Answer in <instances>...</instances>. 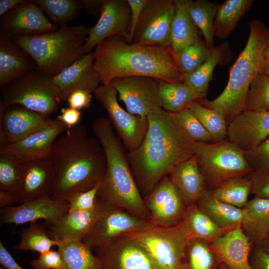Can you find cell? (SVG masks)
<instances>
[{"label": "cell", "instance_id": "cell-39", "mask_svg": "<svg viewBox=\"0 0 269 269\" xmlns=\"http://www.w3.org/2000/svg\"><path fill=\"white\" fill-rule=\"evenodd\" d=\"M207 131L211 142L216 143L227 138L228 123L219 112L207 108L198 102L192 103L188 107Z\"/></svg>", "mask_w": 269, "mask_h": 269}, {"label": "cell", "instance_id": "cell-22", "mask_svg": "<svg viewBox=\"0 0 269 269\" xmlns=\"http://www.w3.org/2000/svg\"><path fill=\"white\" fill-rule=\"evenodd\" d=\"M269 135V112L245 111L228 125V139L244 152L256 148Z\"/></svg>", "mask_w": 269, "mask_h": 269}, {"label": "cell", "instance_id": "cell-55", "mask_svg": "<svg viewBox=\"0 0 269 269\" xmlns=\"http://www.w3.org/2000/svg\"><path fill=\"white\" fill-rule=\"evenodd\" d=\"M79 1L81 9L89 14L100 15L104 0H81Z\"/></svg>", "mask_w": 269, "mask_h": 269}, {"label": "cell", "instance_id": "cell-61", "mask_svg": "<svg viewBox=\"0 0 269 269\" xmlns=\"http://www.w3.org/2000/svg\"><path fill=\"white\" fill-rule=\"evenodd\" d=\"M221 269H229L225 264H223Z\"/></svg>", "mask_w": 269, "mask_h": 269}, {"label": "cell", "instance_id": "cell-5", "mask_svg": "<svg viewBox=\"0 0 269 269\" xmlns=\"http://www.w3.org/2000/svg\"><path fill=\"white\" fill-rule=\"evenodd\" d=\"M249 35L246 45L229 70V80L223 91L215 99L198 102L224 116L228 124L245 111V101L250 84L263 72L267 63L265 56L266 30L255 19L249 21Z\"/></svg>", "mask_w": 269, "mask_h": 269}, {"label": "cell", "instance_id": "cell-17", "mask_svg": "<svg viewBox=\"0 0 269 269\" xmlns=\"http://www.w3.org/2000/svg\"><path fill=\"white\" fill-rule=\"evenodd\" d=\"M69 209L68 201L51 197L39 198L17 206L1 208L0 223L18 225L43 219L49 226L55 224L68 213Z\"/></svg>", "mask_w": 269, "mask_h": 269}, {"label": "cell", "instance_id": "cell-12", "mask_svg": "<svg viewBox=\"0 0 269 269\" xmlns=\"http://www.w3.org/2000/svg\"><path fill=\"white\" fill-rule=\"evenodd\" d=\"M173 0H149L136 27L132 43L170 47Z\"/></svg>", "mask_w": 269, "mask_h": 269}, {"label": "cell", "instance_id": "cell-30", "mask_svg": "<svg viewBox=\"0 0 269 269\" xmlns=\"http://www.w3.org/2000/svg\"><path fill=\"white\" fill-rule=\"evenodd\" d=\"M183 221L189 241L199 239L211 243L235 228L220 227L195 204L188 207Z\"/></svg>", "mask_w": 269, "mask_h": 269}, {"label": "cell", "instance_id": "cell-40", "mask_svg": "<svg viewBox=\"0 0 269 269\" xmlns=\"http://www.w3.org/2000/svg\"><path fill=\"white\" fill-rule=\"evenodd\" d=\"M49 233L40 224L30 223L28 228L21 230L20 240L14 248L19 251H32L39 254L46 252L58 244V241L49 237Z\"/></svg>", "mask_w": 269, "mask_h": 269}, {"label": "cell", "instance_id": "cell-51", "mask_svg": "<svg viewBox=\"0 0 269 269\" xmlns=\"http://www.w3.org/2000/svg\"><path fill=\"white\" fill-rule=\"evenodd\" d=\"M92 99V92L85 90L78 89L72 92L66 101L69 107L80 110L89 108Z\"/></svg>", "mask_w": 269, "mask_h": 269}, {"label": "cell", "instance_id": "cell-4", "mask_svg": "<svg viewBox=\"0 0 269 269\" xmlns=\"http://www.w3.org/2000/svg\"><path fill=\"white\" fill-rule=\"evenodd\" d=\"M92 129L106 158V172L97 198L149 221L144 199L131 170L121 140L109 120L105 117L96 119L93 122Z\"/></svg>", "mask_w": 269, "mask_h": 269}, {"label": "cell", "instance_id": "cell-44", "mask_svg": "<svg viewBox=\"0 0 269 269\" xmlns=\"http://www.w3.org/2000/svg\"><path fill=\"white\" fill-rule=\"evenodd\" d=\"M174 114L181 129L191 140L211 142L210 135L190 109H185Z\"/></svg>", "mask_w": 269, "mask_h": 269}, {"label": "cell", "instance_id": "cell-43", "mask_svg": "<svg viewBox=\"0 0 269 269\" xmlns=\"http://www.w3.org/2000/svg\"><path fill=\"white\" fill-rule=\"evenodd\" d=\"M211 49L200 39L175 55L177 63L184 75L198 68L208 57Z\"/></svg>", "mask_w": 269, "mask_h": 269}, {"label": "cell", "instance_id": "cell-1", "mask_svg": "<svg viewBox=\"0 0 269 269\" xmlns=\"http://www.w3.org/2000/svg\"><path fill=\"white\" fill-rule=\"evenodd\" d=\"M147 117L143 141L127 155L139 190L145 196L177 165L195 155V141L181 129L174 113L159 108Z\"/></svg>", "mask_w": 269, "mask_h": 269}, {"label": "cell", "instance_id": "cell-45", "mask_svg": "<svg viewBox=\"0 0 269 269\" xmlns=\"http://www.w3.org/2000/svg\"><path fill=\"white\" fill-rule=\"evenodd\" d=\"M20 163L12 155L0 153V190L15 193Z\"/></svg>", "mask_w": 269, "mask_h": 269}, {"label": "cell", "instance_id": "cell-36", "mask_svg": "<svg viewBox=\"0 0 269 269\" xmlns=\"http://www.w3.org/2000/svg\"><path fill=\"white\" fill-rule=\"evenodd\" d=\"M225 50L224 46L214 47L211 49L206 60L198 68L190 74L184 75L182 83L193 89L201 100L206 99L213 71L216 65L221 62Z\"/></svg>", "mask_w": 269, "mask_h": 269}, {"label": "cell", "instance_id": "cell-9", "mask_svg": "<svg viewBox=\"0 0 269 269\" xmlns=\"http://www.w3.org/2000/svg\"><path fill=\"white\" fill-rule=\"evenodd\" d=\"M128 235L142 246L155 269H182L189 241L183 220L168 227L154 225Z\"/></svg>", "mask_w": 269, "mask_h": 269}, {"label": "cell", "instance_id": "cell-27", "mask_svg": "<svg viewBox=\"0 0 269 269\" xmlns=\"http://www.w3.org/2000/svg\"><path fill=\"white\" fill-rule=\"evenodd\" d=\"M168 176L188 207L194 205L207 190L196 155L177 165Z\"/></svg>", "mask_w": 269, "mask_h": 269}, {"label": "cell", "instance_id": "cell-23", "mask_svg": "<svg viewBox=\"0 0 269 269\" xmlns=\"http://www.w3.org/2000/svg\"><path fill=\"white\" fill-rule=\"evenodd\" d=\"M51 80L62 101H66L69 95L76 90L93 92L101 83L99 75L94 68V52L85 54L51 77Z\"/></svg>", "mask_w": 269, "mask_h": 269}, {"label": "cell", "instance_id": "cell-24", "mask_svg": "<svg viewBox=\"0 0 269 269\" xmlns=\"http://www.w3.org/2000/svg\"><path fill=\"white\" fill-rule=\"evenodd\" d=\"M209 245L229 269H252L249 259L255 245L241 225L209 243Z\"/></svg>", "mask_w": 269, "mask_h": 269}, {"label": "cell", "instance_id": "cell-3", "mask_svg": "<svg viewBox=\"0 0 269 269\" xmlns=\"http://www.w3.org/2000/svg\"><path fill=\"white\" fill-rule=\"evenodd\" d=\"M94 68L102 85L130 76L151 77L168 83H182L170 47L128 43L123 36L106 38L95 48Z\"/></svg>", "mask_w": 269, "mask_h": 269}, {"label": "cell", "instance_id": "cell-19", "mask_svg": "<svg viewBox=\"0 0 269 269\" xmlns=\"http://www.w3.org/2000/svg\"><path fill=\"white\" fill-rule=\"evenodd\" d=\"M54 177L49 159L20 163L15 194L19 204L51 197Z\"/></svg>", "mask_w": 269, "mask_h": 269}, {"label": "cell", "instance_id": "cell-59", "mask_svg": "<svg viewBox=\"0 0 269 269\" xmlns=\"http://www.w3.org/2000/svg\"><path fill=\"white\" fill-rule=\"evenodd\" d=\"M266 46L265 49V56L267 60L269 61V27H266Z\"/></svg>", "mask_w": 269, "mask_h": 269}, {"label": "cell", "instance_id": "cell-38", "mask_svg": "<svg viewBox=\"0 0 269 269\" xmlns=\"http://www.w3.org/2000/svg\"><path fill=\"white\" fill-rule=\"evenodd\" d=\"M218 5L207 0H192L190 12L192 20L210 49L214 46V20Z\"/></svg>", "mask_w": 269, "mask_h": 269}, {"label": "cell", "instance_id": "cell-49", "mask_svg": "<svg viewBox=\"0 0 269 269\" xmlns=\"http://www.w3.org/2000/svg\"><path fill=\"white\" fill-rule=\"evenodd\" d=\"M248 176L252 183V193L256 197L269 199V172L253 171Z\"/></svg>", "mask_w": 269, "mask_h": 269}, {"label": "cell", "instance_id": "cell-21", "mask_svg": "<svg viewBox=\"0 0 269 269\" xmlns=\"http://www.w3.org/2000/svg\"><path fill=\"white\" fill-rule=\"evenodd\" d=\"M56 119L42 130L16 142L0 148V153L14 156L20 163L48 159L52 145L61 134L67 130Z\"/></svg>", "mask_w": 269, "mask_h": 269}, {"label": "cell", "instance_id": "cell-53", "mask_svg": "<svg viewBox=\"0 0 269 269\" xmlns=\"http://www.w3.org/2000/svg\"><path fill=\"white\" fill-rule=\"evenodd\" d=\"M81 117V112L80 110L68 107L62 108L60 114L57 116L56 119L65 124L68 129H71L78 125Z\"/></svg>", "mask_w": 269, "mask_h": 269}, {"label": "cell", "instance_id": "cell-48", "mask_svg": "<svg viewBox=\"0 0 269 269\" xmlns=\"http://www.w3.org/2000/svg\"><path fill=\"white\" fill-rule=\"evenodd\" d=\"M30 265L33 269H65L58 250H50L39 254L37 258L31 261Z\"/></svg>", "mask_w": 269, "mask_h": 269}, {"label": "cell", "instance_id": "cell-31", "mask_svg": "<svg viewBox=\"0 0 269 269\" xmlns=\"http://www.w3.org/2000/svg\"><path fill=\"white\" fill-rule=\"evenodd\" d=\"M195 204L215 223L223 228H235L241 225L243 209L223 202L207 190Z\"/></svg>", "mask_w": 269, "mask_h": 269}, {"label": "cell", "instance_id": "cell-6", "mask_svg": "<svg viewBox=\"0 0 269 269\" xmlns=\"http://www.w3.org/2000/svg\"><path fill=\"white\" fill-rule=\"evenodd\" d=\"M88 30L82 25H65L41 34L12 36L31 56L37 70L53 77L86 54Z\"/></svg>", "mask_w": 269, "mask_h": 269}, {"label": "cell", "instance_id": "cell-2", "mask_svg": "<svg viewBox=\"0 0 269 269\" xmlns=\"http://www.w3.org/2000/svg\"><path fill=\"white\" fill-rule=\"evenodd\" d=\"M54 183L51 198L68 201L101 183L106 170L104 149L86 128L77 125L54 141L49 158Z\"/></svg>", "mask_w": 269, "mask_h": 269}, {"label": "cell", "instance_id": "cell-58", "mask_svg": "<svg viewBox=\"0 0 269 269\" xmlns=\"http://www.w3.org/2000/svg\"><path fill=\"white\" fill-rule=\"evenodd\" d=\"M269 254V234L258 246Z\"/></svg>", "mask_w": 269, "mask_h": 269}, {"label": "cell", "instance_id": "cell-16", "mask_svg": "<svg viewBox=\"0 0 269 269\" xmlns=\"http://www.w3.org/2000/svg\"><path fill=\"white\" fill-rule=\"evenodd\" d=\"M131 11L127 0H104L99 20L88 30L84 45L86 54L100 42L115 36L125 37L129 32Z\"/></svg>", "mask_w": 269, "mask_h": 269}, {"label": "cell", "instance_id": "cell-32", "mask_svg": "<svg viewBox=\"0 0 269 269\" xmlns=\"http://www.w3.org/2000/svg\"><path fill=\"white\" fill-rule=\"evenodd\" d=\"M254 2L253 0H226L218 5L214 20V35L226 39Z\"/></svg>", "mask_w": 269, "mask_h": 269}, {"label": "cell", "instance_id": "cell-41", "mask_svg": "<svg viewBox=\"0 0 269 269\" xmlns=\"http://www.w3.org/2000/svg\"><path fill=\"white\" fill-rule=\"evenodd\" d=\"M34 2L50 19L60 27L75 18L82 9L77 0H35Z\"/></svg>", "mask_w": 269, "mask_h": 269}, {"label": "cell", "instance_id": "cell-14", "mask_svg": "<svg viewBox=\"0 0 269 269\" xmlns=\"http://www.w3.org/2000/svg\"><path fill=\"white\" fill-rule=\"evenodd\" d=\"M149 221L162 227L181 222L188 209L180 193L168 176L162 179L144 199Z\"/></svg>", "mask_w": 269, "mask_h": 269}, {"label": "cell", "instance_id": "cell-47", "mask_svg": "<svg viewBox=\"0 0 269 269\" xmlns=\"http://www.w3.org/2000/svg\"><path fill=\"white\" fill-rule=\"evenodd\" d=\"M100 183L92 189L78 193L69 200L68 212L75 211H88L94 209L97 203L98 191Z\"/></svg>", "mask_w": 269, "mask_h": 269}, {"label": "cell", "instance_id": "cell-37", "mask_svg": "<svg viewBox=\"0 0 269 269\" xmlns=\"http://www.w3.org/2000/svg\"><path fill=\"white\" fill-rule=\"evenodd\" d=\"M222 264L209 242L199 239L189 241L182 269H221Z\"/></svg>", "mask_w": 269, "mask_h": 269}, {"label": "cell", "instance_id": "cell-11", "mask_svg": "<svg viewBox=\"0 0 269 269\" xmlns=\"http://www.w3.org/2000/svg\"><path fill=\"white\" fill-rule=\"evenodd\" d=\"M93 93L106 110L108 119L124 147L129 151L137 148L146 134L147 117L134 115L123 109L118 102L117 90L110 84L100 85Z\"/></svg>", "mask_w": 269, "mask_h": 269}, {"label": "cell", "instance_id": "cell-7", "mask_svg": "<svg viewBox=\"0 0 269 269\" xmlns=\"http://www.w3.org/2000/svg\"><path fill=\"white\" fill-rule=\"evenodd\" d=\"M0 115L12 105L48 115L57 110L62 100L49 76L35 70L0 87Z\"/></svg>", "mask_w": 269, "mask_h": 269}, {"label": "cell", "instance_id": "cell-46", "mask_svg": "<svg viewBox=\"0 0 269 269\" xmlns=\"http://www.w3.org/2000/svg\"><path fill=\"white\" fill-rule=\"evenodd\" d=\"M244 155L253 171L269 172V139L256 148L244 152Z\"/></svg>", "mask_w": 269, "mask_h": 269}, {"label": "cell", "instance_id": "cell-10", "mask_svg": "<svg viewBox=\"0 0 269 269\" xmlns=\"http://www.w3.org/2000/svg\"><path fill=\"white\" fill-rule=\"evenodd\" d=\"M100 201L101 207L99 214L82 240L92 250L120 236L154 225L149 221L136 217L119 207Z\"/></svg>", "mask_w": 269, "mask_h": 269}, {"label": "cell", "instance_id": "cell-57", "mask_svg": "<svg viewBox=\"0 0 269 269\" xmlns=\"http://www.w3.org/2000/svg\"><path fill=\"white\" fill-rule=\"evenodd\" d=\"M25 0H0V16L24 2Z\"/></svg>", "mask_w": 269, "mask_h": 269}, {"label": "cell", "instance_id": "cell-26", "mask_svg": "<svg viewBox=\"0 0 269 269\" xmlns=\"http://www.w3.org/2000/svg\"><path fill=\"white\" fill-rule=\"evenodd\" d=\"M101 207V202L97 197L94 209L67 213L55 224L49 226V235L58 241H82L95 221Z\"/></svg>", "mask_w": 269, "mask_h": 269}, {"label": "cell", "instance_id": "cell-56", "mask_svg": "<svg viewBox=\"0 0 269 269\" xmlns=\"http://www.w3.org/2000/svg\"><path fill=\"white\" fill-rule=\"evenodd\" d=\"M16 203H18V201L15 193L0 190V208L11 206L12 204Z\"/></svg>", "mask_w": 269, "mask_h": 269}, {"label": "cell", "instance_id": "cell-28", "mask_svg": "<svg viewBox=\"0 0 269 269\" xmlns=\"http://www.w3.org/2000/svg\"><path fill=\"white\" fill-rule=\"evenodd\" d=\"M191 2L192 0H174L170 47L175 55L200 39L190 12Z\"/></svg>", "mask_w": 269, "mask_h": 269}, {"label": "cell", "instance_id": "cell-42", "mask_svg": "<svg viewBox=\"0 0 269 269\" xmlns=\"http://www.w3.org/2000/svg\"><path fill=\"white\" fill-rule=\"evenodd\" d=\"M245 111L269 112V77L263 72L259 74L250 84Z\"/></svg>", "mask_w": 269, "mask_h": 269}, {"label": "cell", "instance_id": "cell-54", "mask_svg": "<svg viewBox=\"0 0 269 269\" xmlns=\"http://www.w3.org/2000/svg\"><path fill=\"white\" fill-rule=\"evenodd\" d=\"M0 264L6 269H24L14 259L0 241Z\"/></svg>", "mask_w": 269, "mask_h": 269}, {"label": "cell", "instance_id": "cell-62", "mask_svg": "<svg viewBox=\"0 0 269 269\" xmlns=\"http://www.w3.org/2000/svg\"><path fill=\"white\" fill-rule=\"evenodd\" d=\"M0 269H5L4 267H3L2 266H0Z\"/></svg>", "mask_w": 269, "mask_h": 269}, {"label": "cell", "instance_id": "cell-8", "mask_svg": "<svg viewBox=\"0 0 269 269\" xmlns=\"http://www.w3.org/2000/svg\"><path fill=\"white\" fill-rule=\"evenodd\" d=\"M194 148L208 190L227 179L248 176L253 171L244 151L228 138L216 143L195 141Z\"/></svg>", "mask_w": 269, "mask_h": 269}, {"label": "cell", "instance_id": "cell-13", "mask_svg": "<svg viewBox=\"0 0 269 269\" xmlns=\"http://www.w3.org/2000/svg\"><path fill=\"white\" fill-rule=\"evenodd\" d=\"M159 80L144 76H130L114 79L111 85L120 99L132 114L142 117L156 108H161Z\"/></svg>", "mask_w": 269, "mask_h": 269}, {"label": "cell", "instance_id": "cell-18", "mask_svg": "<svg viewBox=\"0 0 269 269\" xmlns=\"http://www.w3.org/2000/svg\"><path fill=\"white\" fill-rule=\"evenodd\" d=\"M48 115L12 105L0 115V148L18 141L48 126Z\"/></svg>", "mask_w": 269, "mask_h": 269}, {"label": "cell", "instance_id": "cell-15", "mask_svg": "<svg viewBox=\"0 0 269 269\" xmlns=\"http://www.w3.org/2000/svg\"><path fill=\"white\" fill-rule=\"evenodd\" d=\"M93 250L99 269H155L142 246L128 235Z\"/></svg>", "mask_w": 269, "mask_h": 269}, {"label": "cell", "instance_id": "cell-52", "mask_svg": "<svg viewBox=\"0 0 269 269\" xmlns=\"http://www.w3.org/2000/svg\"><path fill=\"white\" fill-rule=\"evenodd\" d=\"M249 260L252 269H269V254L259 246H254Z\"/></svg>", "mask_w": 269, "mask_h": 269}, {"label": "cell", "instance_id": "cell-20", "mask_svg": "<svg viewBox=\"0 0 269 269\" xmlns=\"http://www.w3.org/2000/svg\"><path fill=\"white\" fill-rule=\"evenodd\" d=\"M57 28L34 0H25L0 17V30L12 36L38 35Z\"/></svg>", "mask_w": 269, "mask_h": 269}, {"label": "cell", "instance_id": "cell-25", "mask_svg": "<svg viewBox=\"0 0 269 269\" xmlns=\"http://www.w3.org/2000/svg\"><path fill=\"white\" fill-rule=\"evenodd\" d=\"M36 69L31 56L13 40L0 30V87Z\"/></svg>", "mask_w": 269, "mask_h": 269}, {"label": "cell", "instance_id": "cell-60", "mask_svg": "<svg viewBox=\"0 0 269 269\" xmlns=\"http://www.w3.org/2000/svg\"><path fill=\"white\" fill-rule=\"evenodd\" d=\"M263 72L269 77V60H267V64Z\"/></svg>", "mask_w": 269, "mask_h": 269}, {"label": "cell", "instance_id": "cell-29", "mask_svg": "<svg viewBox=\"0 0 269 269\" xmlns=\"http://www.w3.org/2000/svg\"><path fill=\"white\" fill-rule=\"evenodd\" d=\"M243 209L242 227L258 246L269 234V199L255 196Z\"/></svg>", "mask_w": 269, "mask_h": 269}, {"label": "cell", "instance_id": "cell-50", "mask_svg": "<svg viewBox=\"0 0 269 269\" xmlns=\"http://www.w3.org/2000/svg\"><path fill=\"white\" fill-rule=\"evenodd\" d=\"M131 11V24L126 41L132 43L134 33L141 15L149 0H127Z\"/></svg>", "mask_w": 269, "mask_h": 269}, {"label": "cell", "instance_id": "cell-33", "mask_svg": "<svg viewBox=\"0 0 269 269\" xmlns=\"http://www.w3.org/2000/svg\"><path fill=\"white\" fill-rule=\"evenodd\" d=\"M159 94L162 108L168 112L176 113L201 99L190 87L183 83H168L159 80Z\"/></svg>", "mask_w": 269, "mask_h": 269}, {"label": "cell", "instance_id": "cell-35", "mask_svg": "<svg viewBox=\"0 0 269 269\" xmlns=\"http://www.w3.org/2000/svg\"><path fill=\"white\" fill-rule=\"evenodd\" d=\"M252 190V181L246 176L227 179L210 190L218 200L234 207L243 208L248 201Z\"/></svg>", "mask_w": 269, "mask_h": 269}, {"label": "cell", "instance_id": "cell-34", "mask_svg": "<svg viewBox=\"0 0 269 269\" xmlns=\"http://www.w3.org/2000/svg\"><path fill=\"white\" fill-rule=\"evenodd\" d=\"M57 245L65 269H99V263L92 250L82 241H58Z\"/></svg>", "mask_w": 269, "mask_h": 269}]
</instances>
